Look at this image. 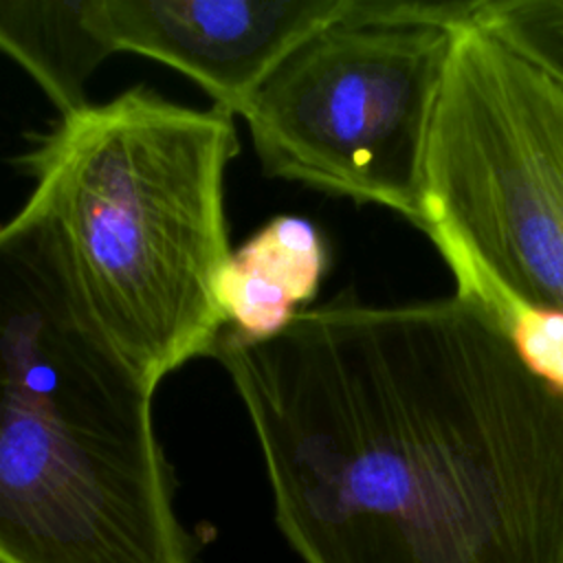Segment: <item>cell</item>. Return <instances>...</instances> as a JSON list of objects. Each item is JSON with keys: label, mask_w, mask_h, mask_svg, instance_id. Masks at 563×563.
Instances as JSON below:
<instances>
[{"label": "cell", "mask_w": 563, "mask_h": 563, "mask_svg": "<svg viewBox=\"0 0 563 563\" xmlns=\"http://www.w3.org/2000/svg\"><path fill=\"white\" fill-rule=\"evenodd\" d=\"M209 356L306 563H563V389L471 295L339 299Z\"/></svg>", "instance_id": "1"}, {"label": "cell", "mask_w": 563, "mask_h": 563, "mask_svg": "<svg viewBox=\"0 0 563 563\" xmlns=\"http://www.w3.org/2000/svg\"><path fill=\"white\" fill-rule=\"evenodd\" d=\"M156 385L33 187L0 224V563H191Z\"/></svg>", "instance_id": "2"}, {"label": "cell", "mask_w": 563, "mask_h": 563, "mask_svg": "<svg viewBox=\"0 0 563 563\" xmlns=\"http://www.w3.org/2000/svg\"><path fill=\"white\" fill-rule=\"evenodd\" d=\"M233 119L134 86L59 117L18 158L51 198L101 317L156 383L209 356L227 325Z\"/></svg>", "instance_id": "3"}, {"label": "cell", "mask_w": 563, "mask_h": 563, "mask_svg": "<svg viewBox=\"0 0 563 563\" xmlns=\"http://www.w3.org/2000/svg\"><path fill=\"white\" fill-rule=\"evenodd\" d=\"M477 4L350 0L279 62L242 112L262 172L418 224L435 103Z\"/></svg>", "instance_id": "4"}, {"label": "cell", "mask_w": 563, "mask_h": 563, "mask_svg": "<svg viewBox=\"0 0 563 563\" xmlns=\"http://www.w3.org/2000/svg\"><path fill=\"white\" fill-rule=\"evenodd\" d=\"M418 227L442 257L563 317V88L473 20L435 103Z\"/></svg>", "instance_id": "5"}, {"label": "cell", "mask_w": 563, "mask_h": 563, "mask_svg": "<svg viewBox=\"0 0 563 563\" xmlns=\"http://www.w3.org/2000/svg\"><path fill=\"white\" fill-rule=\"evenodd\" d=\"M350 0H99L114 53H134L194 79L216 108L246 110L266 77Z\"/></svg>", "instance_id": "6"}, {"label": "cell", "mask_w": 563, "mask_h": 563, "mask_svg": "<svg viewBox=\"0 0 563 563\" xmlns=\"http://www.w3.org/2000/svg\"><path fill=\"white\" fill-rule=\"evenodd\" d=\"M325 266L328 249L314 224L273 218L229 255L220 277L224 330L249 341L277 334L317 295Z\"/></svg>", "instance_id": "7"}, {"label": "cell", "mask_w": 563, "mask_h": 563, "mask_svg": "<svg viewBox=\"0 0 563 563\" xmlns=\"http://www.w3.org/2000/svg\"><path fill=\"white\" fill-rule=\"evenodd\" d=\"M0 53L33 77L59 117H70L90 106L86 84L114 48L99 0H2Z\"/></svg>", "instance_id": "8"}, {"label": "cell", "mask_w": 563, "mask_h": 563, "mask_svg": "<svg viewBox=\"0 0 563 563\" xmlns=\"http://www.w3.org/2000/svg\"><path fill=\"white\" fill-rule=\"evenodd\" d=\"M444 262L455 275L457 290L477 299L521 356L563 389V317L512 299L460 257L446 255Z\"/></svg>", "instance_id": "9"}, {"label": "cell", "mask_w": 563, "mask_h": 563, "mask_svg": "<svg viewBox=\"0 0 563 563\" xmlns=\"http://www.w3.org/2000/svg\"><path fill=\"white\" fill-rule=\"evenodd\" d=\"M473 22L563 88V0H479Z\"/></svg>", "instance_id": "10"}]
</instances>
